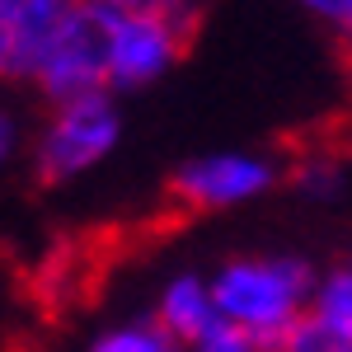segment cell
<instances>
[{"label":"cell","instance_id":"1","mask_svg":"<svg viewBox=\"0 0 352 352\" xmlns=\"http://www.w3.org/2000/svg\"><path fill=\"white\" fill-rule=\"evenodd\" d=\"M207 287L221 324L240 329L244 338L272 352V343L305 315L315 268L296 254H244L221 263L207 277Z\"/></svg>","mask_w":352,"mask_h":352},{"label":"cell","instance_id":"2","mask_svg":"<svg viewBox=\"0 0 352 352\" xmlns=\"http://www.w3.org/2000/svg\"><path fill=\"white\" fill-rule=\"evenodd\" d=\"M118 136H122V113L109 89L52 104L47 122L33 136V169L43 184H71L99 160H109Z\"/></svg>","mask_w":352,"mask_h":352},{"label":"cell","instance_id":"3","mask_svg":"<svg viewBox=\"0 0 352 352\" xmlns=\"http://www.w3.org/2000/svg\"><path fill=\"white\" fill-rule=\"evenodd\" d=\"M192 10L164 5V10H136L109 19V94L113 89H141L169 76L192 43Z\"/></svg>","mask_w":352,"mask_h":352},{"label":"cell","instance_id":"4","mask_svg":"<svg viewBox=\"0 0 352 352\" xmlns=\"http://www.w3.org/2000/svg\"><path fill=\"white\" fill-rule=\"evenodd\" d=\"M109 19H113V10H104V5L71 0L52 47H47L43 66H38V80H33L52 104L109 89Z\"/></svg>","mask_w":352,"mask_h":352},{"label":"cell","instance_id":"5","mask_svg":"<svg viewBox=\"0 0 352 352\" xmlns=\"http://www.w3.org/2000/svg\"><path fill=\"white\" fill-rule=\"evenodd\" d=\"M282 174H287L282 160H272L263 151H212L174 169L169 197L184 212H230L272 192L282 184Z\"/></svg>","mask_w":352,"mask_h":352},{"label":"cell","instance_id":"6","mask_svg":"<svg viewBox=\"0 0 352 352\" xmlns=\"http://www.w3.org/2000/svg\"><path fill=\"white\" fill-rule=\"evenodd\" d=\"M71 0H0V85L38 80Z\"/></svg>","mask_w":352,"mask_h":352},{"label":"cell","instance_id":"7","mask_svg":"<svg viewBox=\"0 0 352 352\" xmlns=\"http://www.w3.org/2000/svg\"><path fill=\"white\" fill-rule=\"evenodd\" d=\"M151 320H155V329H160L174 348L188 352L202 333H212V329L221 324L207 277H197V272H174L160 287V296H155V315H151Z\"/></svg>","mask_w":352,"mask_h":352},{"label":"cell","instance_id":"8","mask_svg":"<svg viewBox=\"0 0 352 352\" xmlns=\"http://www.w3.org/2000/svg\"><path fill=\"white\" fill-rule=\"evenodd\" d=\"M305 315H315L320 324H329L333 333H343V338L352 343V258L348 263H333V268H324V272H315Z\"/></svg>","mask_w":352,"mask_h":352},{"label":"cell","instance_id":"9","mask_svg":"<svg viewBox=\"0 0 352 352\" xmlns=\"http://www.w3.org/2000/svg\"><path fill=\"white\" fill-rule=\"evenodd\" d=\"M85 352H184V348H174L155 329V320H127V324L104 329Z\"/></svg>","mask_w":352,"mask_h":352},{"label":"cell","instance_id":"10","mask_svg":"<svg viewBox=\"0 0 352 352\" xmlns=\"http://www.w3.org/2000/svg\"><path fill=\"white\" fill-rule=\"evenodd\" d=\"M272 352H352V343L343 333H333L329 324H320L315 315H300L296 324L272 343Z\"/></svg>","mask_w":352,"mask_h":352},{"label":"cell","instance_id":"11","mask_svg":"<svg viewBox=\"0 0 352 352\" xmlns=\"http://www.w3.org/2000/svg\"><path fill=\"white\" fill-rule=\"evenodd\" d=\"M292 184H296L305 197L329 202V197H338V192H343V164L329 160V155H305V160L292 169Z\"/></svg>","mask_w":352,"mask_h":352},{"label":"cell","instance_id":"12","mask_svg":"<svg viewBox=\"0 0 352 352\" xmlns=\"http://www.w3.org/2000/svg\"><path fill=\"white\" fill-rule=\"evenodd\" d=\"M188 352H268V348H258L254 338H244L240 329L217 324L212 333H202V338H197V343H192Z\"/></svg>","mask_w":352,"mask_h":352},{"label":"cell","instance_id":"13","mask_svg":"<svg viewBox=\"0 0 352 352\" xmlns=\"http://www.w3.org/2000/svg\"><path fill=\"white\" fill-rule=\"evenodd\" d=\"M19 141H24V132H19V118L0 109V169H10V160L19 155Z\"/></svg>","mask_w":352,"mask_h":352},{"label":"cell","instance_id":"14","mask_svg":"<svg viewBox=\"0 0 352 352\" xmlns=\"http://www.w3.org/2000/svg\"><path fill=\"white\" fill-rule=\"evenodd\" d=\"M305 14H315L320 24H329V28H338V19H343V0H296Z\"/></svg>","mask_w":352,"mask_h":352},{"label":"cell","instance_id":"15","mask_svg":"<svg viewBox=\"0 0 352 352\" xmlns=\"http://www.w3.org/2000/svg\"><path fill=\"white\" fill-rule=\"evenodd\" d=\"M94 5H104L113 14H136V10H164L169 0H94Z\"/></svg>","mask_w":352,"mask_h":352},{"label":"cell","instance_id":"16","mask_svg":"<svg viewBox=\"0 0 352 352\" xmlns=\"http://www.w3.org/2000/svg\"><path fill=\"white\" fill-rule=\"evenodd\" d=\"M338 33L352 43V0H343V19H338Z\"/></svg>","mask_w":352,"mask_h":352},{"label":"cell","instance_id":"17","mask_svg":"<svg viewBox=\"0 0 352 352\" xmlns=\"http://www.w3.org/2000/svg\"><path fill=\"white\" fill-rule=\"evenodd\" d=\"M169 5H179V10H192V14H197V5H207V0H169Z\"/></svg>","mask_w":352,"mask_h":352}]
</instances>
